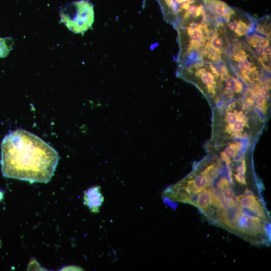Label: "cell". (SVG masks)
<instances>
[{"mask_svg":"<svg viewBox=\"0 0 271 271\" xmlns=\"http://www.w3.org/2000/svg\"><path fill=\"white\" fill-rule=\"evenodd\" d=\"M103 202L104 197L99 186L90 187L84 191L83 203L91 212L98 213Z\"/></svg>","mask_w":271,"mask_h":271,"instance_id":"52a82bcc","label":"cell"},{"mask_svg":"<svg viewBox=\"0 0 271 271\" xmlns=\"http://www.w3.org/2000/svg\"><path fill=\"white\" fill-rule=\"evenodd\" d=\"M219 63L198 57L179 64L177 76L194 84L203 93L212 108L230 101L225 82L220 77Z\"/></svg>","mask_w":271,"mask_h":271,"instance_id":"3957f363","label":"cell"},{"mask_svg":"<svg viewBox=\"0 0 271 271\" xmlns=\"http://www.w3.org/2000/svg\"><path fill=\"white\" fill-rule=\"evenodd\" d=\"M239 210L242 214L252 217H257L261 219H264L266 217L265 212L263 206L258 207L239 206Z\"/></svg>","mask_w":271,"mask_h":271,"instance_id":"8fae6325","label":"cell"},{"mask_svg":"<svg viewBox=\"0 0 271 271\" xmlns=\"http://www.w3.org/2000/svg\"><path fill=\"white\" fill-rule=\"evenodd\" d=\"M60 18L69 30L76 34H83L94 22L93 6L88 0L72 2L61 11Z\"/></svg>","mask_w":271,"mask_h":271,"instance_id":"277c9868","label":"cell"},{"mask_svg":"<svg viewBox=\"0 0 271 271\" xmlns=\"http://www.w3.org/2000/svg\"><path fill=\"white\" fill-rule=\"evenodd\" d=\"M198 197L199 195L197 194H188L186 198L184 199L183 202L196 206Z\"/></svg>","mask_w":271,"mask_h":271,"instance_id":"2e32d148","label":"cell"},{"mask_svg":"<svg viewBox=\"0 0 271 271\" xmlns=\"http://www.w3.org/2000/svg\"><path fill=\"white\" fill-rule=\"evenodd\" d=\"M207 10L217 20H227L231 14L233 8L220 0H204Z\"/></svg>","mask_w":271,"mask_h":271,"instance_id":"ba28073f","label":"cell"},{"mask_svg":"<svg viewBox=\"0 0 271 271\" xmlns=\"http://www.w3.org/2000/svg\"><path fill=\"white\" fill-rule=\"evenodd\" d=\"M235 171V173H233V177L234 180L239 184L243 185H247V181L246 178V173H239Z\"/></svg>","mask_w":271,"mask_h":271,"instance_id":"5bb4252c","label":"cell"},{"mask_svg":"<svg viewBox=\"0 0 271 271\" xmlns=\"http://www.w3.org/2000/svg\"><path fill=\"white\" fill-rule=\"evenodd\" d=\"M3 193L1 191H0V201L3 198Z\"/></svg>","mask_w":271,"mask_h":271,"instance_id":"ac0fdd59","label":"cell"},{"mask_svg":"<svg viewBox=\"0 0 271 271\" xmlns=\"http://www.w3.org/2000/svg\"><path fill=\"white\" fill-rule=\"evenodd\" d=\"M267 18H262L256 24L255 30L259 34L265 35L266 37L270 38V24L266 23Z\"/></svg>","mask_w":271,"mask_h":271,"instance_id":"4fadbf2b","label":"cell"},{"mask_svg":"<svg viewBox=\"0 0 271 271\" xmlns=\"http://www.w3.org/2000/svg\"><path fill=\"white\" fill-rule=\"evenodd\" d=\"M237 204L240 207H258L262 205L259 199L251 193L236 197Z\"/></svg>","mask_w":271,"mask_h":271,"instance_id":"30bf717a","label":"cell"},{"mask_svg":"<svg viewBox=\"0 0 271 271\" xmlns=\"http://www.w3.org/2000/svg\"><path fill=\"white\" fill-rule=\"evenodd\" d=\"M221 196L226 199H234L235 194L232 189L229 187H226L221 191Z\"/></svg>","mask_w":271,"mask_h":271,"instance_id":"9a60e30c","label":"cell"},{"mask_svg":"<svg viewBox=\"0 0 271 271\" xmlns=\"http://www.w3.org/2000/svg\"><path fill=\"white\" fill-rule=\"evenodd\" d=\"M218 210V221L222 225L235 233L236 220L240 214L239 206L237 204Z\"/></svg>","mask_w":271,"mask_h":271,"instance_id":"8992f818","label":"cell"},{"mask_svg":"<svg viewBox=\"0 0 271 271\" xmlns=\"http://www.w3.org/2000/svg\"><path fill=\"white\" fill-rule=\"evenodd\" d=\"M14 43L12 38L0 37V58H5L9 55L13 49Z\"/></svg>","mask_w":271,"mask_h":271,"instance_id":"7c38bea8","label":"cell"},{"mask_svg":"<svg viewBox=\"0 0 271 271\" xmlns=\"http://www.w3.org/2000/svg\"><path fill=\"white\" fill-rule=\"evenodd\" d=\"M59 160L57 151L37 135L19 128L7 134L1 144V169L6 178L47 183Z\"/></svg>","mask_w":271,"mask_h":271,"instance_id":"6da1fadb","label":"cell"},{"mask_svg":"<svg viewBox=\"0 0 271 271\" xmlns=\"http://www.w3.org/2000/svg\"><path fill=\"white\" fill-rule=\"evenodd\" d=\"M264 53L268 56H270V46L268 45L263 48Z\"/></svg>","mask_w":271,"mask_h":271,"instance_id":"e0dca14e","label":"cell"},{"mask_svg":"<svg viewBox=\"0 0 271 271\" xmlns=\"http://www.w3.org/2000/svg\"><path fill=\"white\" fill-rule=\"evenodd\" d=\"M213 189L207 187L202 190L199 194L198 199L196 206L204 213L211 205L212 200Z\"/></svg>","mask_w":271,"mask_h":271,"instance_id":"9c48e42d","label":"cell"},{"mask_svg":"<svg viewBox=\"0 0 271 271\" xmlns=\"http://www.w3.org/2000/svg\"><path fill=\"white\" fill-rule=\"evenodd\" d=\"M264 226L261 218L240 213L235 225V233L244 237H254L263 232Z\"/></svg>","mask_w":271,"mask_h":271,"instance_id":"5b68a950","label":"cell"},{"mask_svg":"<svg viewBox=\"0 0 271 271\" xmlns=\"http://www.w3.org/2000/svg\"><path fill=\"white\" fill-rule=\"evenodd\" d=\"M212 109V133L206 144L211 146L234 140L257 141L268 121L243 97Z\"/></svg>","mask_w":271,"mask_h":271,"instance_id":"7a4b0ae2","label":"cell"}]
</instances>
